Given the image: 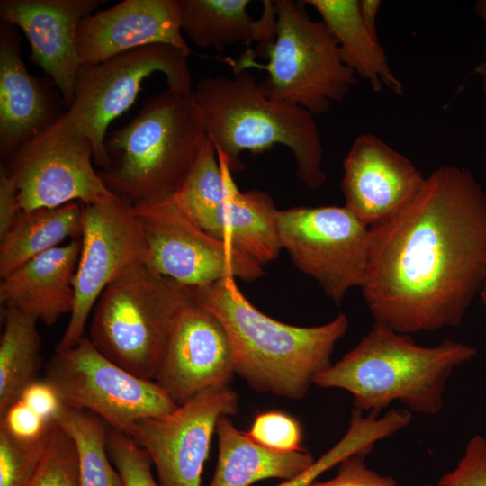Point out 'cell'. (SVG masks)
<instances>
[{
  "label": "cell",
  "mask_w": 486,
  "mask_h": 486,
  "mask_svg": "<svg viewBox=\"0 0 486 486\" xmlns=\"http://www.w3.org/2000/svg\"><path fill=\"white\" fill-rule=\"evenodd\" d=\"M486 277V193L443 166L390 220L369 228L361 286L375 324L410 334L461 324Z\"/></svg>",
  "instance_id": "1"
},
{
  "label": "cell",
  "mask_w": 486,
  "mask_h": 486,
  "mask_svg": "<svg viewBox=\"0 0 486 486\" xmlns=\"http://www.w3.org/2000/svg\"><path fill=\"white\" fill-rule=\"evenodd\" d=\"M191 289L194 301L222 325L235 374L261 392L302 398L314 376L332 364L335 345L348 328L344 313L314 327L274 320L251 304L232 278Z\"/></svg>",
  "instance_id": "2"
},
{
  "label": "cell",
  "mask_w": 486,
  "mask_h": 486,
  "mask_svg": "<svg viewBox=\"0 0 486 486\" xmlns=\"http://www.w3.org/2000/svg\"><path fill=\"white\" fill-rule=\"evenodd\" d=\"M475 355V348L462 342L445 339L423 346L409 334L374 323L353 349L315 375L312 383L347 391L362 411L379 415L399 401L410 411L428 416L441 410L454 369Z\"/></svg>",
  "instance_id": "3"
},
{
  "label": "cell",
  "mask_w": 486,
  "mask_h": 486,
  "mask_svg": "<svg viewBox=\"0 0 486 486\" xmlns=\"http://www.w3.org/2000/svg\"><path fill=\"white\" fill-rule=\"evenodd\" d=\"M206 137L194 94L167 88L110 133L104 143L109 166L97 173L130 207L164 201L180 189Z\"/></svg>",
  "instance_id": "4"
},
{
  "label": "cell",
  "mask_w": 486,
  "mask_h": 486,
  "mask_svg": "<svg viewBox=\"0 0 486 486\" xmlns=\"http://www.w3.org/2000/svg\"><path fill=\"white\" fill-rule=\"evenodd\" d=\"M207 136L231 172L242 170L244 151L260 154L275 144L291 149L298 178L310 189L324 184L323 146L314 115L269 98L248 70L233 77L206 76L194 88Z\"/></svg>",
  "instance_id": "5"
},
{
  "label": "cell",
  "mask_w": 486,
  "mask_h": 486,
  "mask_svg": "<svg viewBox=\"0 0 486 486\" xmlns=\"http://www.w3.org/2000/svg\"><path fill=\"white\" fill-rule=\"evenodd\" d=\"M274 4V38L259 44L261 57L268 62H256L250 49L238 60H224L234 73L253 68L266 71L259 84L269 98L301 106L313 115L324 113L346 99L357 83L356 74L342 61L325 23L310 19L304 1L275 0Z\"/></svg>",
  "instance_id": "6"
},
{
  "label": "cell",
  "mask_w": 486,
  "mask_h": 486,
  "mask_svg": "<svg viewBox=\"0 0 486 486\" xmlns=\"http://www.w3.org/2000/svg\"><path fill=\"white\" fill-rule=\"evenodd\" d=\"M191 287L133 265L104 290L94 310L89 339L107 358L155 380L176 318Z\"/></svg>",
  "instance_id": "7"
},
{
  "label": "cell",
  "mask_w": 486,
  "mask_h": 486,
  "mask_svg": "<svg viewBox=\"0 0 486 486\" xmlns=\"http://www.w3.org/2000/svg\"><path fill=\"white\" fill-rule=\"evenodd\" d=\"M189 55L170 45L154 44L134 49L94 65H81L74 99L59 122L86 137L99 170L109 166L105 135L110 123L126 112L142 90L145 78L162 73L168 88L193 94Z\"/></svg>",
  "instance_id": "8"
},
{
  "label": "cell",
  "mask_w": 486,
  "mask_h": 486,
  "mask_svg": "<svg viewBox=\"0 0 486 486\" xmlns=\"http://www.w3.org/2000/svg\"><path fill=\"white\" fill-rule=\"evenodd\" d=\"M44 380L65 406L91 412L128 436L138 420L177 407L155 381L118 365L86 336L73 346L56 348Z\"/></svg>",
  "instance_id": "9"
},
{
  "label": "cell",
  "mask_w": 486,
  "mask_h": 486,
  "mask_svg": "<svg viewBox=\"0 0 486 486\" xmlns=\"http://www.w3.org/2000/svg\"><path fill=\"white\" fill-rule=\"evenodd\" d=\"M277 222L282 247L295 266L336 303L351 288H361L369 258V227L346 205L279 210Z\"/></svg>",
  "instance_id": "10"
},
{
  "label": "cell",
  "mask_w": 486,
  "mask_h": 486,
  "mask_svg": "<svg viewBox=\"0 0 486 486\" xmlns=\"http://www.w3.org/2000/svg\"><path fill=\"white\" fill-rule=\"evenodd\" d=\"M131 208L146 244V265L154 272L188 287L263 274L261 266L202 230L173 197Z\"/></svg>",
  "instance_id": "11"
},
{
  "label": "cell",
  "mask_w": 486,
  "mask_h": 486,
  "mask_svg": "<svg viewBox=\"0 0 486 486\" xmlns=\"http://www.w3.org/2000/svg\"><path fill=\"white\" fill-rule=\"evenodd\" d=\"M58 120L22 145L4 166L22 211L77 201L90 204L112 194L93 166L90 141Z\"/></svg>",
  "instance_id": "12"
},
{
  "label": "cell",
  "mask_w": 486,
  "mask_h": 486,
  "mask_svg": "<svg viewBox=\"0 0 486 486\" xmlns=\"http://www.w3.org/2000/svg\"><path fill=\"white\" fill-rule=\"evenodd\" d=\"M81 251L73 278L75 303L56 348L77 344L90 311L105 287L130 266L147 260V248L132 208L115 194L82 204Z\"/></svg>",
  "instance_id": "13"
},
{
  "label": "cell",
  "mask_w": 486,
  "mask_h": 486,
  "mask_svg": "<svg viewBox=\"0 0 486 486\" xmlns=\"http://www.w3.org/2000/svg\"><path fill=\"white\" fill-rule=\"evenodd\" d=\"M238 408L230 386L208 388L167 413L138 420L129 436L148 454L160 486H201L218 420Z\"/></svg>",
  "instance_id": "14"
},
{
  "label": "cell",
  "mask_w": 486,
  "mask_h": 486,
  "mask_svg": "<svg viewBox=\"0 0 486 486\" xmlns=\"http://www.w3.org/2000/svg\"><path fill=\"white\" fill-rule=\"evenodd\" d=\"M234 374L222 325L191 295L176 318L154 381L178 406L205 389L230 386Z\"/></svg>",
  "instance_id": "15"
},
{
  "label": "cell",
  "mask_w": 486,
  "mask_h": 486,
  "mask_svg": "<svg viewBox=\"0 0 486 486\" xmlns=\"http://www.w3.org/2000/svg\"><path fill=\"white\" fill-rule=\"evenodd\" d=\"M105 0H1V21L22 31L30 44V59L50 78L67 109L74 99L82 65L76 45L80 22Z\"/></svg>",
  "instance_id": "16"
},
{
  "label": "cell",
  "mask_w": 486,
  "mask_h": 486,
  "mask_svg": "<svg viewBox=\"0 0 486 486\" xmlns=\"http://www.w3.org/2000/svg\"><path fill=\"white\" fill-rule=\"evenodd\" d=\"M343 172L345 205L369 228L400 212L425 180L409 158L372 133L355 140Z\"/></svg>",
  "instance_id": "17"
},
{
  "label": "cell",
  "mask_w": 486,
  "mask_h": 486,
  "mask_svg": "<svg viewBox=\"0 0 486 486\" xmlns=\"http://www.w3.org/2000/svg\"><path fill=\"white\" fill-rule=\"evenodd\" d=\"M182 32L179 0H124L86 17L76 45L82 65L154 44L174 46L190 56Z\"/></svg>",
  "instance_id": "18"
},
{
  "label": "cell",
  "mask_w": 486,
  "mask_h": 486,
  "mask_svg": "<svg viewBox=\"0 0 486 486\" xmlns=\"http://www.w3.org/2000/svg\"><path fill=\"white\" fill-rule=\"evenodd\" d=\"M19 29L0 22V158L2 165L66 112L59 92L32 76L21 56Z\"/></svg>",
  "instance_id": "19"
},
{
  "label": "cell",
  "mask_w": 486,
  "mask_h": 486,
  "mask_svg": "<svg viewBox=\"0 0 486 486\" xmlns=\"http://www.w3.org/2000/svg\"><path fill=\"white\" fill-rule=\"evenodd\" d=\"M81 245V238L70 239L2 277L1 306L13 307L48 326L65 314L70 315Z\"/></svg>",
  "instance_id": "20"
},
{
  "label": "cell",
  "mask_w": 486,
  "mask_h": 486,
  "mask_svg": "<svg viewBox=\"0 0 486 486\" xmlns=\"http://www.w3.org/2000/svg\"><path fill=\"white\" fill-rule=\"evenodd\" d=\"M278 212L266 193L241 192L233 182L223 204L199 226L262 266L275 259L283 249Z\"/></svg>",
  "instance_id": "21"
},
{
  "label": "cell",
  "mask_w": 486,
  "mask_h": 486,
  "mask_svg": "<svg viewBox=\"0 0 486 486\" xmlns=\"http://www.w3.org/2000/svg\"><path fill=\"white\" fill-rule=\"evenodd\" d=\"M248 0H179L182 32L198 47L218 51L254 41L260 44L275 35L274 1L263 2L257 20L248 15Z\"/></svg>",
  "instance_id": "22"
},
{
  "label": "cell",
  "mask_w": 486,
  "mask_h": 486,
  "mask_svg": "<svg viewBox=\"0 0 486 486\" xmlns=\"http://www.w3.org/2000/svg\"><path fill=\"white\" fill-rule=\"evenodd\" d=\"M218 461L209 486H249L263 479L290 480L313 461L305 450L278 451L237 428L229 416L217 423Z\"/></svg>",
  "instance_id": "23"
},
{
  "label": "cell",
  "mask_w": 486,
  "mask_h": 486,
  "mask_svg": "<svg viewBox=\"0 0 486 486\" xmlns=\"http://www.w3.org/2000/svg\"><path fill=\"white\" fill-rule=\"evenodd\" d=\"M321 16L338 42L342 61L362 78L374 92L383 86L401 95L403 85L392 71L385 53L367 30L357 0H305Z\"/></svg>",
  "instance_id": "24"
},
{
  "label": "cell",
  "mask_w": 486,
  "mask_h": 486,
  "mask_svg": "<svg viewBox=\"0 0 486 486\" xmlns=\"http://www.w3.org/2000/svg\"><path fill=\"white\" fill-rule=\"evenodd\" d=\"M82 235V203L21 211L9 230L0 238V276L14 271L67 238Z\"/></svg>",
  "instance_id": "25"
},
{
  "label": "cell",
  "mask_w": 486,
  "mask_h": 486,
  "mask_svg": "<svg viewBox=\"0 0 486 486\" xmlns=\"http://www.w3.org/2000/svg\"><path fill=\"white\" fill-rule=\"evenodd\" d=\"M0 416L38 379L41 340L37 320L13 307H2Z\"/></svg>",
  "instance_id": "26"
},
{
  "label": "cell",
  "mask_w": 486,
  "mask_h": 486,
  "mask_svg": "<svg viewBox=\"0 0 486 486\" xmlns=\"http://www.w3.org/2000/svg\"><path fill=\"white\" fill-rule=\"evenodd\" d=\"M410 420L411 412L405 409L391 410L382 417L374 413L364 416L362 410L355 409L343 437L302 472L277 486H310L320 475L349 456L369 454L376 442L404 428Z\"/></svg>",
  "instance_id": "27"
},
{
  "label": "cell",
  "mask_w": 486,
  "mask_h": 486,
  "mask_svg": "<svg viewBox=\"0 0 486 486\" xmlns=\"http://www.w3.org/2000/svg\"><path fill=\"white\" fill-rule=\"evenodd\" d=\"M72 439L80 486H123L107 449L106 423L94 414L64 406L55 421Z\"/></svg>",
  "instance_id": "28"
},
{
  "label": "cell",
  "mask_w": 486,
  "mask_h": 486,
  "mask_svg": "<svg viewBox=\"0 0 486 486\" xmlns=\"http://www.w3.org/2000/svg\"><path fill=\"white\" fill-rule=\"evenodd\" d=\"M231 173L226 159L207 136L173 199L199 226L225 202L234 182Z\"/></svg>",
  "instance_id": "29"
},
{
  "label": "cell",
  "mask_w": 486,
  "mask_h": 486,
  "mask_svg": "<svg viewBox=\"0 0 486 486\" xmlns=\"http://www.w3.org/2000/svg\"><path fill=\"white\" fill-rule=\"evenodd\" d=\"M28 486H80L76 446L56 422L49 429L43 456Z\"/></svg>",
  "instance_id": "30"
},
{
  "label": "cell",
  "mask_w": 486,
  "mask_h": 486,
  "mask_svg": "<svg viewBox=\"0 0 486 486\" xmlns=\"http://www.w3.org/2000/svg\"><path fill=\"white\" fill-rule=\"evenodd\" d=\"M47 434L23 441L0 428V486H28L43 456Z\"/></svg>",
  "instance_id": "31"
},
{
  "label": "cell",
  "mask_w": 486,
  "mask_h": 486,
  "mask_svg": "<svg viewBox=\"0 0 486 486\" xmlns=\"http://www.w3.org/2000/svg\"><path fill=\"white\" fill-rule=\"evenodd\" d=\"M107 449L123 486H160L152 475L150 458L130 436L109 427Z\"/></svg>",
  "instance_id": "32"
},
{
  "label": "cell",
  "mask_w": 486,
  "mask_h": 486,
  "mask_svg": "<svg viewBox=\"0 0 486 486\" xmlns=\"http://www.w3.org/2000/svg\"><path fill=\"white\" fill-rule=\"evenodd\" d=\"M248 433L254 440L271 449L302 450V429L299 422L280 411H269L257 415Z\"/></svg>",
  "instance_id": "33"
},
{
  "label": "cell",
  "mask_w": 486,
  "mask_h": 486,
  "mask_svg": "<svg viewBox=\"0 0 486 486\" xmlns=\"http://www.w3.org/2000/svg\"><path fill=\"white\" fill-rule=\"evenodd\" d=\"M436 486H486V438L472 436L455 468L444 474Z\"/></svg>",
  "instance_id": "34"
},
{
  "label": "cell",
  "mask_w": 486,
  "mask_h": 486,
  "mask_svg": "<svg viewBox=\"0 0 486 486\" xmlns=\"http://www.w3.org/2000/svg\"><path fill=\"white\" fill-rule=\"evenodd\" d=\"M53 422H48L33 411L22 400L12 404L0 416V428L17 439L36 441L41 439Z\"/></svg>",
  "instance_id": "35"
},
{
  "label": "cell",
  "mask_w": 486,
  "mask_h": 486,
  "mask_svg": "<svg viewBox=\"0 0 486 486\" xmlns=\"http://www.w3.org/2000/svg\"><path fill=\"white\" fill-rule=\"evenodd\" d=\"M365 456V454L349 456L338 464V474L333 479L315 482L310 486H397L392 477L370 469L364 463Z\"/></svg>",
  "instance_id": "36"
},
{
  "label": "cell",
  "mask_w": 486,
  "mask_h": 486,
  "mask_svg": "<svg viewBox=\"0 0 486 486\" xmlns=\"http://www.w3.org/2000/svg\"><path fill=\"white\" fill-rule=\"evenodd\" d=\"M20 400L48 422H55L65 406L56 389L44 379L30 384Z\"/></svg>",
  "instance_id": "37"
},
{
  "label": "cell",
  "mask_w": 486,
  "mask_h": 486,
  "mask_svg": "<svg viewBox=\"0 0 486 486\" xmlns=\"http://www.w3.org/2000/svg\"><path fill=\"white\" fill-rule=\"evenodd\" d=\"M17 191L4 166L0 169V238L12 227L21 212Z\"/></svg>",
  "instance_id": "38"
},
{
  "label": "cell",
  "mask_w": 486,
  "mask_h": 486,
  "mask_svg": "<svg viewBox=\"0 0 486 486\" xmlns=\"http://www.w3.org/2000/svg\"><path fill=\"white\" fill-rule=\"evenodd\" d=\"M380 5L381 1L379 0L359 1V10L362 19L370 33L376 38V15Z\"/></svg>",
  "instance_id": "39"
},
{
  "label": "cell",
  "mask_w": 486,
  "mask_h": 486,
  "mask_svg": "<svg viewBox=\"0 0 486 486\" xmlns=\"http://www.w3.org/2000/svg\"><path fill=\"white\" fill-rule=\"evenodd\" d=\"M474 11L480 19L486 22V0L477 1L474 4ZM475 73L481 77L482 92L486 97V58L477 65Z\"/></svg>",
  "instance_id": "40"
},
{
  "label": "cell",
  "mask_w": 486,
  "mask_h": 486,
  "mask_svg": "<svg viewBox=\"0 0 486 486\" xmlns=\"http://www.w3.org/2000/svg\"><path fill=\"white\" fill-rule=\"evenodd\" d=\"M480 295H481L482 302H483V304H484V306L486 308V277L484 279L482 289L480 291Z\"/></svg>",
  "instance_id": "41"
}]
</instances>
